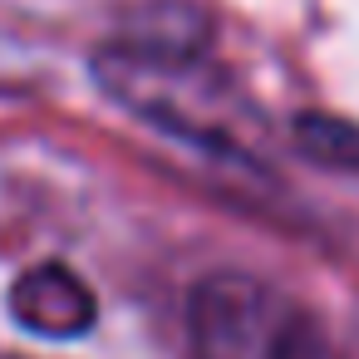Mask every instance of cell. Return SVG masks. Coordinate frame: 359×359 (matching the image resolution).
<instances>
[{"label": "cell", "instance_id": "obj_1", "mask_svg": "<svg viewBox=\"0 0 359 359\" xmlns=\"http://www.w3.org/2000/svg\"><path fill=\"white\" fill-rule=\"evenodd\" d=\"M99 84L133 118L158 133L226 163H256L261 118L241 99V89L187 40L138 35L118 40L94 60Z\"/></svg>", "mask_w": 359, "mask_h": 359}, {"label": "cell", "instance_id": "obj_2", "mask_svg": "<svg viewBox=\"0 0 359 359\" xmlns=\"http://www.w3.org/2000/svg\"><path fill=\"white\" fill-rule=\"evenodd\" d=\"M192 359H334L320 320L246 271H217L187 305Z\"/></svg>", "mask_w": 359, "mask_h": 359}, {"label": "cell", "instance_id": "obj_3", "mask_svg": "<svg viewBox=\"0 0 359 359\" xmlns=\"http://www.w3.org/2000/svg\"><path fill=\"white\" fill-rule=\"evenodd\" d=\"M11 320L40 339H74L99 320V300L65 261H40L11 280Z\"/></svg>", "mask_w": 359, "mask_h": 359}]
</instances>
